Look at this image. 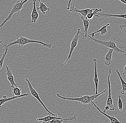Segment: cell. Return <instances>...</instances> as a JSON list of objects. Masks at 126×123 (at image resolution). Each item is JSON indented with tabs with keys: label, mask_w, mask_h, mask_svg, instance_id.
I'll return each mask as SVG.
<instances>
[{
	"label": "cell",
	"mask_w": 126,
	"mask_h": 123,
	"mask_svg": "<svg viewBox=\"0 0 126 123\" xmlns=\"http://www.w3.org/2000/svg\"><path fill=\"white\" fill-rule=\"evenodd\" d=\"M80 18L82 20L83 22V26H84V30L83 33H81V36L83 39H84V37H87V31L89 27V24L91 20H89L84 18L83 16L80 14H79Z\"/></svg>",
	"instance_id": "cell-9"
},
{
	"label": "cell",
	"mask_w": 126,
	"mask_h": 123,
	"mask_svg": "<svg viewBox=\"0 0 126 123\" xmlns=\"http://www.w3.org/2000/svg\"><path fill=\"white\" fill-rule=\"evenodd\" d=\"M71 1L72 0H69V2H68V4L67 7V10H70V4Z\"/></svg>",
	"instance_id": "cell-27"
},
{
	"label": "cell",
	"mask_w": 126,
	"mask_h": 123,
	"mask_svg": "<svg viewBox=\"0 0 126 123\" xmlns=\"http://www.w3.org/2000/svg\"><path fill=\"white\" fill-rule=\"evenodd\" d=\"M100 13L98 14L100 17L102 18H109V17H117V18H122L126 19V14H107L104 12H100Z\"/></svg>",
	"instance_id": "cell-18"
},
{
	"label": "cell",
	"mask_w": 126,
	"mask_h": 123,
	"mask_svg": "<svg viewBox=\"0 0 126 123\" xmlns=\"http://www.w3.org/2000/svg\"><path fill=\"white\" fill-rule=\"evenodd\" d=\"M12 89V94L13 95V97L15 96H20L22 93V89L19 88L18 86V87H15Z\"/></svg>",
	"instance_id": "cell-24"
},
{
	"label": "cell",
	"mask_w": 126,
	"mask_h": 123,
	"mask_svg": "<svg viewBox=\"0 0 126 123\" xmlns=\"http://www.w3.org/2000/svg\"><path fill=\"white\" fill-rule=\"evenodd\" d=\"M115 72H116L118 76H119L120 79L122 83V89L120 93L122 95H124L125 94V92L126 91V83L122 78L118 70L116 69Z\"/></svg>",
	"instance_id": "cell-21"
},
{
	"label": "cell",
	"mask_w": 126,
	"mask_h": 123,
	"mask_svg": "<svg viewBox=\"0 0 126 123\" xmlns=\"http://www.w3.org/2000/svg\"><path fill=\"white\" fill-rule=\"evenodd\" d=\"M110 23H108L107 25L104 26L103 27H101V29H100L97 30V31L90 34V35L91 36V37L94 38L95 34L97 33H99V32H101V35H105L108 33V31L107 30L106 28H107V27L108 26L110 25Z\"/></svg>",
	"instance_id": "cell-20"
},
{
	"label": "cell",
	"mask_w": 126,
	"mask_h": 123,
	"mask_svg": "<svg viewBox=\"0 0 126 123\" xmlns=\"http://www.w3.org/2000/svg\"><path fill=\"white\" fill-rule=\"evenodd\" d=\"M118 109L120 111V112H122L123 109V103L122 102V99H121V96L120 95L119 96V100L118 101Z\"/></svg>",
	"instance_id": "cell-25"
},
{
	"label": "cell",
	"mask_w": 126,
	"mask_h": 123,
	"mask_svg": "<svg viewBox=\"0 0 126 123\" xmlns=\"http://www.w3.org/2000/svg\"><path fill=\"white\" fill-rule=\"evenodd\" d=\"M123 3L126 4V0H119Z\"/></svg>",
	"instance_id": "cell-30"
},
{
	"label": "cell",
	"mask_w": 126,
	"mask_h": 123,
	"mask_svg": "<svg viewBox=\"0 0 126 123\" xmlns=\"http://www.w3.org/2000/svg\"><path fill=\"white\" fill-rule=\"evenodd\" d=\"M107 110H110V108L109 106H106L104 110V111H103L102 112H103L105 113H106V111H107Z\"/></svg>",
	"instance_id": "cell-26"
},
{
	"label": "cell",
	"mask_w": 126,
	"mask_h": 123,
	"mask_svg": "<svg viewBox=\"0 0 126 123\" xmlns=\"http://www.w3.org/2000/svg\"><path fill=\"white\" fill-rule=\"evenodd\" d=\"M29 0H24V1H17L13 5L12 8L10 12H9V14L5 19L0 25V28H1L9 20L11 19L12 16L15 13L20 12V11L23 8V6Z\"/></svg>",
	"instance_id": "cell-4"
},
{
	"label": "cell",
	"mask_w": 126,
	"mask_h": 123,
	"mask_svg": "<svg viewBox=\"0 0 126 123\" xmlns=\"http://www.w3.org/2000/svg\"></svg>",
	"instance_id": "cell-33"
},
{
	"label": "cell",
	"mask_w": 126,
	"mask_h": 123,
	"mask_svg": "<svg viewBox=\"0 0 126 123\" xmlns=\"http://www.w3.org/2000/svg\"><path fill=\"white\" fill-rule=\"evenodd\" d=\"M38 2H39L40 4H39V7L37 8V10L41 12L43 14L45 15L46 14V12L47 11H49L51 9L49 8H48L46 6L47 3H42L41 2V0H38Z\"/></svg>",
	"instance_id": "cell-19"
},
{
	"label": "cell",
	"mask_w": 126,
	"mask_h": 123,
	"mask_svg": "<svg viewBox=\"0 0 126 123\" xmlns=\"http://www.w3.org/2000/svg\"><path fill=\"white\" fill-rule=\"evenodd\" d=\"M91 105H93L99 111L100 113H101L102 115H104L105 116L108 117V119H109L110 120V121H111V123H122L121 122L119 121L118 120V119H116V117H115L114 115L112 116H111L107 115L105 113L103 112L102 111H101V110L100 109L97 107V106L94 104V102H92Z\"/></svg>",
	"instance_id": "cell-13"
},
{
	"label": "cell",
	"mask_w": 126,
	"mask_h": 123,
	"mask_svg": "<svg viewBox=\"0 0 126 123\" xmlns=\"http://www.w3.org/2000/svg\"></svg>",
	"instance_id": "cell-32"
},
{
	"label": "cell",
	"mask_w": 126,
	"mask_h": 123,
	"mask_svg": "<svg viewBox=\"0 0 126 123\" xmlns=\"http://www.w3.org/2000/svg\"><path fill=\"white\" fill-rule=\"evenodd\" d=\"M25 80L27 82L28 85V87H29V89L30 90V92L31 95H32L33 97L35 98L37 100H38V101L40 102V104H41L43 106V108L45 109V110H46V111L47 112V113L49 115H51L53 116L58 117L57 114L53 113L51 112L48 109L45 104H44L43 101L41 100L40 97H39V95H38V93L36 91V90H35V89L33 88V86L32 85L30 80L28 79H26Z\"/></svg>",
	"instance_id": "cell-5"
},
{
	"label": "cell",
	"mask_w": 126,
	"mask_h": 123,
	"mask_svg": "<svg viewBox=\"0 0 126 123\" xmlns=\"http://www.w3.org/2000/svg\"><path fill=\"white\" fill-rule=\"evenodd\" d=\"M3 46L4 47L5 51L4 53L3 54V55H2V57L0 59V70L2 69V68H3L4 60L5 58L6 55H7V53L8 50H9L8 45L4 44Z\"/></svg>",
	"instance_id": "cell-23"
},
{
	"label": "cell",
	"mask_w": 126,
	"mask_h": 123,
	"mask_svg": "<svg viewBox=\"0 0 126 123\" xmlns=\"http://www.w3.org/2000/svg\"><path fill=\"white\" fill-rule=\"evenodd\" d=\"M119 27L122 30L124 28H126V24L120 25Z\"/></svg>",
	"instance_id": "cell-28"
},
{
	"label": "cell",
	"mask_w": 126,
	"mask_h": 123,
	"mask_svg": "<svg viewBox=\"0 0 126 123\" xmlns=\"http://www.w3.org/2000/svg\"><path fill=\"white\" fill-rule=\"evenodd\" d=\"M76 117L74 116L73 117H69L67 119H64L63 120L54 119L52 120L49 122H48L49 123H67L68 121H76Z\"/></svg>",
	"instance_id": "cell-17"
},
{
	"label": "cell",
	"mask_w": 126,
	"mask_h": 123,
	"mask_svg": "<svg viewBox=\"0 0 126 123\" xmlns=\"http://www.w3.org/2000/svg\"><path fill=\"white\" fill-rule=\"evenodd\" d=\"M97 60L96 58L93 59V62L94 65V81L96 88L95 95L98 94V79L97 72Z\"/></svg>",
	"instance_id": "cell-12"
},
{
	"label": "cell",
	"mask_w": 126,
	"mask_h": 123,
	"mask_svg": "<svg viewBox=\"0 0 126 123\" xmlns=\"http://www.w3.org/2000/svg\"><path fill=\"white\" fill-rule=\"evenodd\" d=\"M112 73V70L109 69V76L108 77V99L107 100V103L106 106H109L110 108V111H114L115 110L114 105H113V100L111 97V83L110 81V76Z\"/></svg>",
	"instance_id": "cell-7"
},
{
	"label": "cell",
	"mask_w": 126,
	"mask_h": 123,
	"mask_svg": "<svg viewBox=\"0 0 126 123\" xmlns=\"http://www.w3.org/2000/svg\"><path fill=\"white\" fill-rule=\"evenodd\" d=\"M107 91V89H105L102 92L99 93L97 95L94 94L92 96H89L88 95H84L80 96L79 98H66L61 96L59 93H56V96L62 99L63 100H69L71 101H78L79 103H82L83 104H91L92 102H93L94 99H96L98 96H100L103 93Z\"/></svg>",
	"instance_id": "cell-1"
},
{
	"label": "cell",
	"mask_w": 126,
	"mask_h": 123,
	"mask_svg": "<svg viewBox=\"0 0 126 123\" xmlns=\"http://www.w3.org/2000/svg\"><path fill=\"white\" fill-rule=\"evenodd\" d=\"M33 9L31 14V22L34 23H35L37 21L39 15L38 12L36 9V0H33Z\"/></svg>",
	"instance_id": "cell-14"
},
{
	"label": "cell",
	"mask_w": 126,
	"mask_h": 123,
	"mask_svg": "<svg viewBox=\"0 0 126 123\" xmlns=\"http://www.w3.org/2000/svg\"><path fill=\"white\" fill-rule=\"evenodd\" d=\"M5 67H6V75H7V78L10 82L11 84V87L12 88H13L15 87H18V85L16 83L14 80V76L11 70V69L9 68L8 67L7 65H5Z\"/></svg>",
	"instance_id": "cell-10"
},
{
	"label": "cell",
	"mask_w": 126,
	"mask_h": 123,
	"mask_svg": "<svg viewBox=\"0 0 126 123\" xmlns=\"http://www.w3.org/2000/svg\"><path fill=\"white\" fill-rule=\"evenodd\" d=\"M3 40H1L0 41V44H1V43H3Z\"/></svg>",
	"instance_id": "cell-31"
},
{
	"label": "cell",
	"mask_w": 126,
	"mask_h": 123,
	"mask_svg": "<svg viewBox=\"0 0 126 123\" xmlns=\"http://www.w3.org/2000/svg\"><path fill=\"white\" fill-rule=\"evenodd\" d=\"M114 50L111 48H109V50L107 52V54L105 58V65L109 66L111 65V63L112 62V55Z\"/></svg>",
	"instance_id": "cell-15"
},
{
	"label": "cell",
	"mask_w": 126,
	"mask_h": 123,
	"mask_svg": "<svg viewBox=\"0 0 126 123\" xmlns=\"http://www.w3.org/2000/svg\"><path fill=\"white\" fill-rule=\"evenodd\" d=\"M30 43H36V44H39L41 45H42L44 47H46L48 48H51L52 47V45L50 44H46L41 41H39L34 40H32L30 39H27L25 37L21 36L20 37H18L16 38V40L15 41L11 42L8 45V47L9 46H13L15 45H19L23 46L24 45H26L28 44H30Z\"/></svg>",
	"instance_id": "cell-3"
},
{
	"label": "cell",
	"mask_w": 126,
	"mask_h": 123,
	"mask_svg": "<svg viewBox=\"0 0 126 123\" xmlns=\"http://www.w3.org/2000/svg\"><path fill=\"white\" fill-rule=\"evenodd\" d=\"M87 36L89 37V38L92 41H94V43L101 45H103V46H105L106 47L109 48H111V49H113L114 50V51H115L116 53H126V51L121 50V49H120V48L118 47L116 44V39L115 38L111 37L110 41H106L94 39V38H93L91 36L88 35V34H87Z\"/></svg>",
	"instance_id": "cell-2"
},
{
	"label": "cell",
	"mask_w": 126,
	"mask_h": 123,
	"mask_svg": "<svg viewBox=\"0 0 126 123\" xmlns=\"http://www.w3.org/2000/svg\"><path fill=\"white\" fill-rule=\"evenodd\" d=\"M81 29H79L78 30V32H77V34H76V35H75L74 38L72 39L71 42V47L70 52H69V55H68V56L67 60H66V61L63 62V64L64 65L66 64L68 61L71 58V56L72 55L73 53L74 50L76 46L78 45L79 39V37H80V36H81Z\"/></svg>",
	"instance_id": "cell-6"
},
{
	"label": "cell",
	"mask_w": 126,
	"mask_h": 123,
	"mask_svg": "<svg viewBox=\"0 0 126 123\" xmlns=\"http://www.w3.org/2000/svg\"><path fill=\"white\" fill-rule=\"evenodd\" d=\"M59 119V120H63L64 118H62V117H55L52 115H48L43 118H38L36 119V121H42V123H48L49 121L54 119Z\"/></svg>",
	"instance_id": "cell-16"
},
{
	"label": "cell",
	"mask_w": 126,
	"mask_h": 123,
	"mask_svg": "<svg viewBox=\"0 0 126 123\" xmlns=\"http://www.w3.org/2000/svg\"><path fill=\"white\" fill-rule=\"evenodd\" d=\"M31 95V94L30 92H28L26 94H23L21 95L20 96H15V97H12L11 98H8L7 96H3V98L1 99H0V107H1L2 105L8 101H11V100H14L18 98H21V97H24V96H30Z\"/></svg>",
	"instance_id": "cell-11"
},
{
	"label": "cell",
	"mask_w": 126,
	"mask_h": 123,
	"mask_svg": "<svg viewBox=\"0 0 126 123\" xmlns=\"http://www.w3.org/2000/svg\"><path fill=\"white\" fill-rule=\"evenodd\" d=\"M123 73L122 74L123 75H126V66L124 67V68L123 69Z\"/></svg>",
	"instance_id": "cell-29"
},
{
	"label": "cell",
	"mask_w": 126,
	"mask_h": 123,
	"mask_svg": "<svg viewBox=\"0 0 126 123\" xmlns=\"http://www.w3.org/2000/svg\"><path fill=\"white\" fill-rule=\"evenodd\" d=\"M95 9H87L83 10H79L75 7L74 5H73L70 9V11L72 13L79 12V14H81L83 16L84 18V17L86 18L88 14L94 11Z\"/></svg>",
	"instance_id": "cell-8"
},
{
	"label": "cell",
	"mask_w": 126,
	"mask_h": 123,
	"mask_svg": "<svg viewBox=\"0 0 126 123\" xmlns=\"http://www.w3.org/2000/svg\"><path fill=\"white\" fill-rule=\"evenodd\" d=\"M103 11L101 9H95V10L93 12H91V13H89L88 14L86 17L85 18V19H88L89 20H92L93 19V17L94 16H95L97 17H100L99 14L98 13H99L100 12Z\"/></svg>",
	"instance_id": "cell-22"
}]
</instances>
